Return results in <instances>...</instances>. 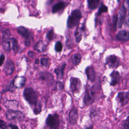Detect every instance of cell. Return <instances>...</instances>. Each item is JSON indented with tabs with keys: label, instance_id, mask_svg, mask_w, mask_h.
Instances as JSON below:
<instances>
[{
	"label": "cell",
	"instance_id": "36",
	"mask_svg": "<svg viewBox=\"0 0 129 129\" xmlns=\"http://www.w3.org/2000/svg\"><path fill=\"white\" fill-rule=\"evenodd\" d=\"M9 126L11 129H19L18 126L15 124H14L9 123Z\"/></svg>",
	"mask_w": 129,
	"mask_h": 129
},
{
	"label": "cell",
	"instance_id": "25",
	"mask_svg": "<svg viewBox=\"0 0 129 129\" xmlns=\"http://www.w3.org/2000/svg\"><path fill=\"white\" fill-rule=\"evenodd\" d=\"M11 42L12 44V48L13 51L16 53L18 50V45L17 39L15 38H12L11 39Z\"/></svg>",
	"mask_w": 129,
	"mask_h": 129
},
{
	"label": "cell",
	"instance_id": "37",
	"mask_svg": "<svg viewBox=\"0 0 129 129\" xmlns=\"http://www.w3.org/2000/svg\"><path fill=\"white\" fill-rule=\"evenodd\" d=\"M123 5L124 6V7L126 9L127 8H129V0H125Z\"/></svg>",
	"mask_w": 129,
	"mask_h": 129
},
{
	"label": "cell",
	"instance_id": "44",
	"mask_svg": "<svg viewBox=\"0 0 129 129\" xmlns=\"http://www.w3.org/2000/svg\"><path fill=\"white\" fill-rule=\"evenodd\" d=\"M67 129H69V128H67Z\"/></svg>",
	"mask_w": 129,
	"mask_h": 129
},
{
	"label": "cell",
	"instance_id": "4",
	"mask_svg": "<svg viewBox=\"0 0 129 129\" xmlns=\"http://www.w3.org/2000/svg\"><path fill=\"white\" fill-rule=\"evenodd\" d=\"M81 17V12L79 10H75L72 11L67 20L68 27L73 28L77 26Z\"/></svg>",
	"mask_w": 129,
	"mask_h": 129
},
{
	"label": "cell",
	"instance_id": "6",
	"mask_svg": "<svg viewBox=\"0 0 129 129\" xmlns=\"http://www.w3.org/2000/svg\"><path fill=\"white\" fill-rule=\"evenodd\" d=\"M18 33L25 38V44L26 46L31 44V41L33 40V34L27 28L23 26H19L17 28Z\"/></svg>",
	"mask_w": 129,
	"mask_h": 129
},
{
	"label": "cell",
	"instance_id": "24",
	"mask_svg": "<svg viewBox=\"0 0 129 129\" xmlns=\"http://www.w3.org/2000/svg\"><path fill=\"white\" fill-rule=\"evenodd\" d=\"M72 62L75 66H77L80 63L81 60V56L79 53L75 54L72 56Z\"/></svg>",
	"mask_w": 129,
	"mask_h": 129
},
{
	"label": "cell",
	"instance_id": "29",
	"mask_svg": "<svg viewBox=\"0 0 129 129\" xmlns=\"http://www.w3.org/2000/svg\"><path fill=\"white\" fill-rule=\"evenodd\" d=\"M122 129H129V116L123 120L122 124Z\"/></svg>",
	"mask_w": 129,
	"mask_h": 129
},
{
	"label": "cell",
	"instance_id": "5",
	"mask_svg": "<svg viewBox=\"0 0 129 129\" xmlns=\"http://www.w3.org/2000/svg\"><path fill=\"white\" fill-rule=\"evenodd\" d=\"M45 123L50 129H58L60 125L59 115L57 113L48 114L46 118Z\"/></svg>",
	"mask_w": 129,
	"mask_h": 129
},
{
	"label": "cell",
	"instance_id": "11",
	"mask_svg": "<svg viewBox=\"0 0 129 129\" xmlns=\"http://www.w3.org/2000/svg\"><path fill=\"white\" fill-rule=\"evenodd\" d=\"M3 70L6 75H12L15 70V65L14 62L11 60H7L4 64Z\"/></svg>",
	"mask_w": 129,
	"mask_h": 129
},
{
	"label": "cell",
	"instance_id": "18",
	"mask_svg": "<svg viewBox=\"0 0 129 129\" xmlns=\"http://www.w3.org/2000/svg\"><path fill=\"white\" fill-rule=\"evenodd\" d=\"M40 79L50 83H52L53 81V77L52 75L47 72H41L40 74Z\"/></svg>",
	"mask_w": 129,
	"mask_h": 129
},
{
	"label": "cell",
	"instance_id": "3",
	"mask_svg": "<svg viewBox=\"0 0 129 129\" xmlns=\"http://www.w3.org/2000/svg\"><path fill=\"white\" fill-rule=\"evenodd\" d=\"M5 115L7 119L10 121L20 122L22 121L25 118L24 113L17 110L8 109L6 112Z\"/></svg>",
	"mask_w": 129,
	"mask_h": 129
},
{
	"label": "cell",
	"instance_id": "35",
	"mask_svg": "<svg viewBox=\"0 0 129 129\" xmlns=\"http://www.w3.org/2000/svg\"><path fill=\"white\" fill-rule=\"evenodd\" d=\"M4 60H5V55H4L3 53H2L1 55V56H0L1 66H2V64H3L4 61Z\"/></svg>",
	"mask_w": 129,
	"mask_h": 129
},
{
	"label": "cell",
	"instance_id": "10",
	"mask_svg": "<svg viewBox=\"0 0 129 129\" xmlns=\"http://www.w3.org/2000/svg\"><path fill=\"white\" fill-rule=\"evenodd\" d=\"M78 111L77 108H73L69 113V121L72 125L77 123L78 119Z\"/></svg>",
	"mask_w": 129,
	"mask_h": 129
},
{
	"label": "cell",
	"instance_id": "17",
	"mask_svg": "<svg viewBox=\"0 0 129 129\" xmlns=\"http://www.w3.org/2000/svg\"><path fill=\"white\" fill-rule=\"evenodd\" d=\"M116 38L120 41H127L129 40V32L126 30H121L116 35Z\"/></svg>",
	"mask_w": 129,
	"mask_h": 129
},
{
	"label": "cell",
	"instance_id": "30",
	"mask_svg": "<svg viewBox=\"0 0 129 129\" xmlns=\"http://www.w3.org/2000/svg\"><path fill=\"white\" fill-rule=\"evenodd\" d=\"M53 34H54V32H53V29H51V30H50L46 34V38L50 41L51 40L53 39Z\"/></svg>",
	"mask_w": 129,
	"mask_h": 129
},
{
	"label": "cell",
	"instance_id": "20",
	"mask_svg": "<svg viewBox=\"0 0 129 129\" xmlns=\"http://www.w3.org/2000/svg\"><path fill=\"white\" fill-rule=\"evenodd\" d=\"M87 2L89 9L94 10L98 7L100 0H87Z\"/></svg>",
	"mask_w": 129,
	"mask_h": 129
},
{
	"label": "cell",
	"instance_id": "16",
	"mask_svg": "<svg viewBox=\"0 0 129 129\" xmlns=\"http://www.w3.org/2000/svg\"><path fill=\"white\" fill-rule=\"evenodd\" d=\"M111 82L110 85L114 86L117 85L120 81V75L117 71H113L110 74Z\"/></svg>",
	"mask_w": 129,
	"mask_h": 129
},
{
	"label": "cell",
	"instance_id": "22",
	"mask_svg": "<svg viewBox=\"0 0 129 129\" xmlns=\"http://www.w3.org/2000/svg\"><path fill=\"white\" fill-rule=\"evenodd\" d=\"M34 49L38 52H41L45 51L46 45L43 42V41H39L34 46Z\"/></svg>",
	"mask_w": 129,
	"mask_h": 129
},
{
	"label": "cell",
	"instance_id": "43",
	"mask_svg": "<svg viewBox=\"0 0 129 129\" xmlns=\"http://www.w3.org/2000/svg\"><path fill=\"white\" fill-rule=\"evenodd\" d=\"M51 1H54V0H50Z\"/></svg>",
	"mask_w": 129,
	"mask_h": 129
},
{
	"label": "cell",
	"instance_id": "42",
	"mask_svg": "<svg viewBox=\"0 0 129 129\" xmlns=\"http://www.w3.org/2000/svg\"><path fill=\"white\" fill-rule=\"evenodd\" d=\"M119 1H120V0H117V1H118V2H119Z\"/></svg>",
	"mask_w": 129,
	"mask_h": 129
},
{
	"label": "cell",
	"instance_id": "23",
	"mask_svg": "<svg viewBox=\"0 0 129 129\" xmlns=\"http://www.w3.org/2000/svg\"><path fill=\"white\" fill-rule=\"evenodd\" d=\"M11 32L9 29H5L2 32V38L3 41H10L11 39H10Z\"/></svg>",
	"mask_w": 129,
	"mask_h": 129
},
{
	"label": "cell",
	"instance_id": "1",
	"mask_svg": "<svg viewBox=\"0 0 129 129\" xmlns=\"http://www.w3.org/2000/svg\"><path fill=\"white\" fill-rule=\"evenodd\" d=\"M23 97L32 108L34 113L36 115L41 111L42 105L38 101L36 92L32 88H26L23 91Z\"/></svg>",
	"mask_w": 129,
	"mask_h": 129
},
{
	"label": "cell",
	"instance_id": "12",
	"mask_svg": "<svg viewBox=\"0 0 129 129\" xmlns=\"http://www.w3.org/2000/svg\"><path fill=\"white\" fill-rule=\"evenodd\" d=\"M126 9L125 8L124 6L122 5L119 10L118 16L117 17V26L119 28L122 27L124 21L126 16Z\"/></svg>",
	"mask_w": 129,
	"mask_h": 129
},
{
	"label": "cell",
	"instance_id": "8",
	"mask_svg": "<svg viewBox=\"0 0 129 129\" xmlns=\"http://www.w3.org/2000/svg\"><path fill=\"white\" fill-rule=\"evenodd\" d=\"M105 62L110 68H116L119 65V59L116 56L110 55L106 57Z\"/></svg>",
	"mask_w": 129,
	"mask_h": 129
},
{
	"label": "cell",
	"instance_id": "39",
	"mask_svg": "<svg viewBox=\"0 0 129 129\" xmlns=\"http://www.w3.org/2000/svg\"><path fill=\"white\" fill-rule=\"evenodd\" d=\"M125 24L128 27H129V14H128L125 19Z\"/></svg>",
	"mask_w": 129,
	"mask_h": 129
},
{
	"label": "cell",
	"instance_id": "38",
	"mask_svg": "<svg viewBox=\"0 0 129 129\" xmlns=\"http://www.w3.org/2000/svg\"><path fill=\"white\" fill-rule=\"evenodd\" d=\"M84 129H93V125L90 124L89 125H86L84 127Z\"/></svg>",
	"mask_w": 129,
	"mask_h": 129
},
{
	"label": "cell",
	"instance_id": "32",
	"mask_svg": "<svg viewBox=\"0 0 129 129\" xmlns=\"http://www.w3.org/2000/svg\"><path fill=\"white\" fill-rule=\"evenodd\" d=\"M64 87V85L61 82H57L56 83V85H55V88L56 90H62L63 89Z\"/></svg>",
	"mask_w": 129,
	"mask_h": 129
},
{
	"label": "cell",
	"instance_id": "15",
	"mask_svg": "<svg viewBox=\"0 0 129 129\" xmlns=\"http://www.w3.org/2000/svg\"><path fill=\"white\" fill-rule=\"evenodd\" d=\"M4 106L8 109L15 110L17 109L19 106V102L15 100H6L4 103Z\"/></svg>",
	"mask_w": 129,
	"mask_h": 129
},
{
	"label": "cell",
	"instance_id": "7",
	"mask_svg": "<svg viewBox=\"0 0 129 129\" xmlns=\"http://www.w3.org/2000/svg\"><path fill=\"white\" fill-rule=\"evenodd\" d=\"M81 87V82L79 78L71 77L70 79V89L72 94L78 93Z\"/></svg>",
	"mask_w": 129,
	"mask_h": 129
},
{
	"label": "cell",
	"instance_id": "26",
	"mask_svg": "<svg viewBox=\"0 0 129 129\" xmlns=\"http://www.w3.org/2000/svg\"><path fill=\"white\" fill-rule=\"evenodd\" d=\"M107 10H108L107 7L106 6H105L104 5L102 4L98 9V11L97 12V15H100L103 13L107 12Z\"/></svg>",
	"mask_w": 129,
	"mask_h": 129
},
{
	"label": "cell",
	"instance_id": "34",
	"mask_svg": "<svg viewBox=\"0 0 129 129\" xmlns=\"http://www.w3.org/2000/svg\"><path fill=\"white\" fill-rule=\"evenodd\" d=\"M117 23V16H114L113 17V20H112V25L114 29L116 30V25Z\"/></svg>",
	"mask_w": 129,
	"mask_h": 129
},
{
	"label": "cell",
	"instance_id": "33",
	"mask_svg": "<svg viewBox=\"0 0 129 129\" xmlns=\"http://www.w3.org/2000/svg\"><path fill=\"white\" fill-rule=\"evenodd\" d=\"M40 63L42 66H47L48 63V58H42L40 60Z\"/></svg>",
	"mask_w": 129,
	"mask_h": 129
},
{
	"label": "cell",
	"instance_id": "9",
	"mask_svg": "<svg viewBox=\"0 0 129 129\" xmlns=\"http://www.w3.org/2000/svg\"><path fill=\"white\" fill-rule=\"evenodd\" d=\"M116 100L121 106L127 104L129 100L128 93L125 92H119L116 96Z\"/></svg>",
	"mask_w": 129,
	"mask_h": 129
},
{
	"label": "cell",
	"instance_id": "2",
	"mask_svg": "<svg viewBox=\"0 0 129 129\" xmlns=\"http://www.w3.org/2000/svg\"><path fill=\"white\" fill-rule=\"evenodd\" d=\"M96 84H95L90 88L86 87L83 99V102L85 105H90L94 102L96 97V94L98 90Z\"/></svg>",
	"mask_w": 129,
	"mask_h": 129
},
{
	"label": "cell",
	"instance_id": "41",
	"mask_svg": "<svg viewBox=\"0 0 129 129\" xmlns=\"http://www.w3.org/2000/svg\"><path fill=\"white\" fill-rule=\"evenodd\" d=\"M39 62V60L38 58H37L36 59H35V63L38 64Z\"/></svg>",
	"mask_w": 129,
	"mask_h": 129
},
{
	"label": "cell",
	"instance_id": "21",
	"mask_svg": "<svg viewBox=\"0 0 129 129\" xmlns=\"http://www.w3.org/2000/svg\"><path fill=\"white\" fill-rule=\"evenodd\" d=\"M66 63H63L60 69H55L54 71V73L56 74V77L58 79H62L63 76V70L66 67Z\"/></svg>",
	"mask_w": 129,
	"mask_h": 129
},
{
	"label": "cell",
	"instance_id": "13",
	"mask_svg": "<svg viewBox=\"0 0 129 129\" xmlns=\"http://www.w3.org/2000/svg\"><path fill=\"white\" fill-rule=\"evenodd\" d=\"M85 73L88 80L93 82L95 81L96 78V73L94 68L92 66H89L85 70Z\"/></svg>",
	"mask_w": 129,
	"mask_h": 129
},
{
	"label": "cell",
	"instance_id": "28",
	"mask_svg": "<svg viewBox=\"0 0 129 129\" xmlns=\"http://www.w3.org/2000/svg\"><path fill=\"white\" fill-rule=\"evenodd\" d=\"M54 49H55V50L56 52H60L62 50V43L60 41H57L55 43Z\"/></svg>",
	"mask_w": 129,
	"mask_h": 129
},
{
	"label": "cell",
	"instance_id": "19",
	"mask_svg": "<svg viewBox=\"0 0 129 129\" xmlns=\"http://www.w3.org/2000/svg\"><path fill=\"white\" fill-rule=\"evenodd\" d=\"M66 6V3L64 2H59L55 4L52 8V12L55 13L63 9Z\"/></svg>",
	"mask_w": 129,
	"mask_h": 129
},
{
	"label": "cell",
	"instance_id": "31",
	"mask_svg": "<svg viewBox=\"0 0 129 129\" xmlns=\"http://www.w3.org/2000/svg\"><path fill=\"white\" fill-rule=\"evenodd\" d=\"M0 127L2 129H9V124H7V123L4 121L2 119H1L0 120Z\"/></svg>",
	"mask_w": 129,
	"mask_h": 129
},
{
	"label": "cell",
	"instance_id": "40",
	"mask_svg": "<svg viewBox=\"0 0 129 129\" xmlns=\"http://www.w3.org/2000/svg\"><path fill=\"white\" fill-rule=\"evenodd\" d=\"M28 55L30 56H31V57H32L33 56V52H32V51H30V52H28Z\"/></svg>",
	"mask_w": 129,
	"mask_h": 129
},
{
	"label": "cell",
	"instance_id": "14",
	"mask_svg": "<svg viewBox=\"0 0 129 129\" xmlns=\"http://www.w3.org/2000/svg\"><path fill=\"white\" fill-rule=\"evenodd\" d=\"M13 81L16 88H22L25 85L26 78L24 77L16 76L13 79Z\"/></svg>",
	"mask_w": 129,
	"mask_h": 129
},
{
	"label": "cell",
	"instance_id": "27",
	"mask_svg": "<svg viewBox=\"0 0 129 129\" xmlns=\"http://www.w3.org/2000/svg\"><path fill=\"white\" fill-rule=\"evenodd\" d=\"M3 48L6 51L9 52L11 50V45L10 41H3Z\"/></svg>",
	"mask_w": 129,
	"mask_h": 129
}]
</instances>
